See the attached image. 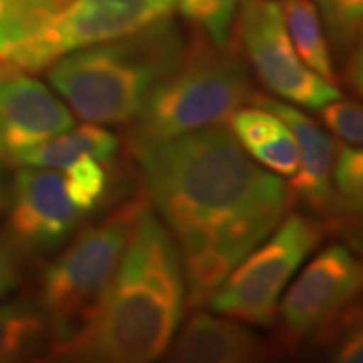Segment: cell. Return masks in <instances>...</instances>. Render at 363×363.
Listing matches in <instances>:
<instances>
[{"mask_svg":"<svg viewBox=\"0 0 363 363\" xmlns=\"http://www.w3.org/2000/svg\"><path fill=\"white\" fill-rule=\"evenodd\" d=\"M130 147L145 198L180 250L188 305L204 307L285 218L291 188L248 156L228 125Z\"/></svg>","mask_w":363,"mask_h":363,"instance_id":"6da1fadb","label":"cell"},{"mask_svg":"<svg viewBox=\"0 0 363 363\" xmlns=\"http://www.w3.org/2000/svg\"><path fill=\"white\" fill-rule=\"evenodd\" d=\"M186 305V277L174 236L145 202L116 274L83 323L51 343L65 362L147 363L174 341Z\"/></svg>","mask_w":363,"mask_h":363,"instance_id":"7a4b0ae2","label":"cell"},{"mask_svg":"<svg viewBox=\"0 0 363 363\" xmlns=\"http://www.w3.org/2000/svg\"><path fill=\"white\" fill-rule=\"evenodd\" d=\"M184 49L180 28L162 16L125 37L61 57L52 63L49 83L85 121L131 123L180 63Z\"/></svg>","mask_w":363,"mask_h":363,"instance_id":"3957f363","label":"cell"},{"mask_svg":"<svg viewBox=\"0 0 363 363\" xmlns=\"http://www.w3.org/2000/svg\"><path fill=\"white\" fill-rule=\"evenodd\" d=\"M255 91L247 67L228 43L198 33L186 43L180 63L152 91L131 123L128 142H164L192 131L226 125Z\"/></svg>","mask_w":363,"mask_h":363,"instance_id":"277c9868","label":"cell"},{"mask_svg":"<svg viewBox=\"0 0 363 363\" xmlns=\"http://www.w3.org/2000/svg\"><path fill=\"white\" fill-rule=\"evenodd\" d=\"M145 202V196H138L83 228L47 267L40 305L51 325V343L69 337L104 295Z\"/></svg>","mask_w":363,"mask_h":363,"instance_id":"5b68a950","label":"cell"},{"mask_svg":"<svg viewBox=\"0 0 363 363\" xmlns=\"http://www.w3.org/2000/svg\"><path fill=\"white\" fill-rule=\"evenodd\" d=\"M323 222L289 214L222 281L208 307L240 323L272 325L286 285L321 242Z\"/></svg>","mask_w":363,"mask_h":363,"instance_id":"8992f818","label":"cell"},{"mask_svg":"<svg viewBox=\"0 0 363 363\" xmlns=\"http://www.w3.org/2000/svg\"><path fill=\"white\" fill-rule=\"evenodd\" d=\"M157 18L147 0H67L0 59V71H39L69 52L125 37Z\"/></svg>","mask_w":363,"mask_h":363,"instance_id":"52a82bcc","label":"cell"},{"mask_svg":"<svg viewBox=\"0 0 363 363\" xmlns=\"http://www.w3.org/2000/svg\"><path fill=\"white\" fill-rule=\"evenodd\" d=\"M234 35L262 85L283 101L321 111L341 97L335 83L301 61L277 0H240Z\"/></svg>","mask_w":363,"mask_h":363,"instance_id":"ba28073f","label":"cell"},{"mask_svg":"<svg viewBox=\"0 0 363 363\" xmlns=\"http://www.w3.org/2000/svg\"><path fill=\"white\" fill-rule=\"evenodd\" d=\"M363 297V255L345 245L323 248L289 286L279 317L289 339L327 331Z\"/></svg>","mask_w":363,"mask_h":363,"instance_id":"9c48e42d","label":"cell"},{"mask_svg":"<svg viewBox=\"0 0 363 363\" xmlns=\"http://www.w3.org/2000/svg\"><path fill=\"white\" fill-rule=\"evenodd\" d=\"M83 214L69 196L61 169L25 166L16 172L9 228L18 248L49 250L65 240Z\"/></svg>","mask_w":363,"mask_h":363,"instance_id":"30bf717a","label":"cell"},{"mask_svg":"<svg viewBox=\"0 0 363 363\" xmlns=\"http://www.w3.org/2000/svg\"><path fill=\"white\" fill-rule=\"evenodd\" d=\"M73 125V111L39 79L25 71H0V147L6 162Z\"/></svg>","mask_w":363,"mask_h":363,"instance_id":"8fae6325","label":"cell"},{"mask_svg":"<svg viewBox=\"0 0 363 363\" xmlns=\"http://www.w3.org/2000/svg\"><path fill=\"white\" fill-rule=\"evenodd\" d=\"M250 104L267 107L274 111L293 131L298 152L297 174L291 178V194L303 200L307 206L325 214L329 198H331V178H333V164H335V140L321 130L311 117L305 116L295 105L257 95Z\"/></svg>","mask_w":363,"mask_h":363,"instance_id":"7c38bea8","label":"cell"},{"mask_svg":"<svg viewBox=\"0 0 363 363\" xmlns=\"http://www.w3.org/2000/svg\"><path fill=\"white\" fill-rule=\"evenodd\" d=\"M166 353L168 362L242 363L262 357L264 345L236 319L218 313H196Z\"/></svg>","mask_w":363,"mask_h":363,"instance_id":"4fadbf2b","label":"cell"},{"mask_svg":"<svg viewBox=\"0 0 363 363\" xmlns=\"http://www.w3.org/2000/svg\"><path fill=\"white\" fill-rule=\"evenodd\" d=\"M228 130L248 156L281 178H293L298 168L293 131L274 111L252 104L238 107L228 119Z\"/></svg>","mask_w":363,"mask_h":363,"instance_id":"5bb4252c","label":"cell"},{"mask_svg":"<svg viewBox=\"0 0 363 363\" xmlns=\"http://www.w3.org/2000/svg\"><path fill=\"white\" fill-rule=\"evenodd\" d=\"M325 214L329 226L343 236L347 247L363 255V145L337 143L331 198Z\"/></svg>","mask_w":363,"mask_h":363,"instance_id":"9a60e30c","label":"cell"},{"mask_svg":"<svg viewBox=\"0 0 363 363\" xmlns=\"http://www.w3.org/2000/svg\"><path fill=\"white\" fill-rule=\"evenodd\" d=\"M117 152H119L117 135L105 130L99 123L85 121L83 125L79 128L73 125L71 130L52 140L16 152L11 157V162L21 166H35V168L65 169L85 157H95L104 164L111 162Z\"/></svg>","mask_w":363,"mask_h":363,"instance_id":"2e32d148","label":"cell"},{"mask_svg":"<svg viewBox=\"0 0 363 363\" xmlns=\"http://www.w3.org/2000/svg\"><path fill=\"white\" fill-rule=\"evenodd\" d=\"M52 341L43 305L14 298L0 305V363L35 359Z\"/></svg>","mask_w":363,"mask_h":363,"instance_id":"e0dca14e","label":"cell"},{"mask_svg":"<svg viewBox=\"0 0 363 363\" xmlns=\"http://www.w3.org/2000/svg\"><path fill=\"white\" fill-rule=\"evenodd\" d=\"M281 9L289 39L301 61L321 77L335 83L337 77L331 61V49L317 6L311 0H285Z\"/></svg>","mask_w":363,"mask_h":363,"instance_id":"ac0fdd59","label":"cell"},{"mask_svg":"<svg viewBox=\"0 0 363 363\" xmlns=\"http://www.w3.org/2000/svg\"><path fill=\"white\" fill-rule=\"evenodd\" d=\"M55 13L35 0H0V59Z\"/></svg>","mask_w":363,"mask_h":363,"instance_id":"d6986e66","label":"cell"},{"mask_svg":"<svg viewBox=\"0 0 363 363\" xmlns=\"http://www.w3.org/2000/svg\"><path fill=\"white\" fill-rule=\"evenodd\" d=\"M323 28L339 57L353 49L363 26V0H317Z\"/></svg>","mask_w":363,"mask_h":363,"instance_id":"ffe728a7","label":"cell"},{"mask_svg":"<svg viewBox=\"0 0 363 363\" xmlns=\"http://www.w3.org/2000/svg\"><path fill=\"white\" fill-rule=\"evenodd\" d=\"M240 0H178V9L196 26L198 33L206 35L214 43H228V33Z\"/></svg>","mask_w":363,"mask_h":363,"instance_id":"44dd1931","label":"cell"},{"mask_svg":"<svg viewBox=\"0 0 363 363\" xmlns=\"http://www.w3.org/2000/svg\"><path fill=\"white\" fill-rule=\"evenodd\" d=\"M61 172L65 176L69 196L77 208L89 212L99 204L107 190V172L104 168V162L95 157H85Z\"/></svg>","mask_w":363,"mask_h":363,"instance_id":"7402d4cb","label":"cell"},{"mask_svg":"<svg viewBox=\"0 0 363 363\" xmlns=\"http://www.w3.org/2000/svg\"><path fill=\"white\" fill-rule=\"evenodd\" d=\"M325 125L351 145H363V105L341 101V97L321 109Z\"/></svg>","mask_w":363,"mask_h":363,"instance_id":"603a6c76","label":"cell"},{"mask_svg":"<svg viewBox=\"0 0 363 363\" xmlns=\"http://www.w3.org/2000/svg\"><path fill=\"white\" fill-rule=\"evenodd\" d=\"M21 281V259L18 247L13 240L0 238V301L11 295Z\"/></svg>","mask_w":363,"mask_h":363,"instance_id":"cb8c5ba5","label":"cell"},{"mask_svg":"<svg viewBox=\"0 0 363 363\" xmlns=\"http://www.w3.org/2000/svg\"><path fill=\"white\" fill-rule=\"evenodd\" d=\"M347 317L353 319L355 325L345 333V337L341 341L337 355H335V362L363 363V315H359V313H350Z\"/></svg>","mask_w":363,"mask_h":363,"instance_id":"d4e9b609","label":"cell"},{"mask_svg":"<svg viewBox=\"0 0 363 363\" xmlns=\"http://www.w3.org/2000/svg\"><path fill=\"white\" fill-rule=\"evenodd\" d=\"M350 55V65H347V81L353 91L363 97V26L359 37L355 40Z\"/></svg>","mask_w":363,"mask_h":363,"instance_id":"484cf974","label":"cell"},{"mask_svg":"<svg viewBox=\"0 0 363 363\" xmlns=\"http://www.w3.org/2000/svg\"><path fill=\"white\" fill-rule=\"evenodd\" d=\"M147 2H150V6H152L160 16H169L172 11L176 9V4H178V0H147Z\"/></svg>","mask_w":363,"mask_h":363,"instance_id":"4316f807","label":"cell"},{"mask_svg":"<svg viewBox=\"0 0 363 363\" xmlns=\"http://www.w3.org/2000/svg\"><path fill=\"white\" fill-rule=\"evenodd\" d=\"M2 162H6V156H4V152H2V147H0V164ZM6 204V192H4V184H2V176H0V208Z\"/></svg>","mask_w":363,"mask_h":363,"instance_id":"83f0119b","label":"cell"},{"mask_svg":"<svg viewBox=\"0 0 363 363\" xmlns=\"http://www.w3.org/2000/svg\"><path fill=\"white\" fill-rule=\"evenodd\" d=\"M35 2H40V4H45V6L52 9V11H59V9L65 4L67 0H35Z\"/></svg>","mask_w":363,"mask_h":363,"instance_id":"f1b7e54d","label":"cell"}]
</instances>
